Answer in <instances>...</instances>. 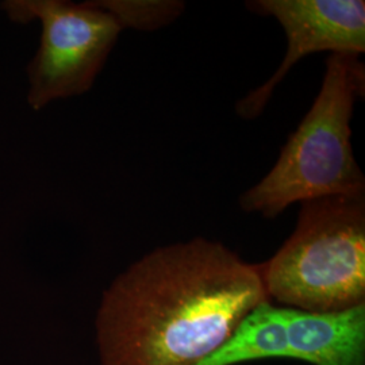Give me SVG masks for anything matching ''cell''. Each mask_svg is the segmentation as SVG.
I'll return each mask as SVG.
<instances>
[{
  "mask_svg": "<svg viewBox=\"0 0 365 365\" xmlns=\"http://www.w3.org/2000/svg\"><path fill=\"white\" fill-rule=\"evenodd\" d=\"M268 300L259 265L221 242L160 247L119 274L96 329L103 365H195Z\"/></svg>",
  "mask_w": 365,
  "mask_h": 365,
  "instance_id": "6da1fadb",
  "label": "cell"
},
{
  "mask_svg": "<svg viewBox=\"0 0 365 365\" xmlns=\"http://www.w3.org/2000/svg\"><path fill=\"white\" fill-rule=\"evenodd\" d=\"M288 357L313 365H365V303L344 312L287 309Z\"/></svg>",
  "mask_w": 365,
  "mask_h": 365,
  "instance_id": "8992f818",
  "label": "cell"
},
{
  "mask_svg": "<svg viewBox=\"0 0 365 365\" xmlns=\"http://www.w3.org/2000/svg\"><path fill=\"white\" fill-rule=\"evenodd\" d=\"M294 233L259 265L268 300L312 313L365 303V197L327 196L300 203Z\"/></svg>",
  "mask_w": 365,
  "mask_h": 365,
  "instance_id": "3957f363",
  "label": "cell"
},
{
  "mask_svg": "<svg viewBox=\"0 0 365 365\" xmlns=\"http://www.w3.org/2000/svg\"><path fill=\"white\" fill-rule=\"evenodd\" d=\"M364 86L360 56L331 53L310 111L288 138L274 168L240 197L241 209L274 218L295 202L365 197L364 173L351 144L353 108L364 95Z\"/></svg>",
  "mask_w": 365,
  "mask_h": 365,
  "instance_id": "7a4b0ae2",
  "label": "cell"
},
{
  "mask_svg": "<svg viewBox=\"0 0 365 365\" xmlns=\"http://www.w3.org/2000/svg\"><path fill=\"white\" fill-rule=\"evenodd\" d=\"M98 7L111 14L122 29L152 31L179 18L185 4L175 0H99Z\"/></svg>",
  "mask_w": 365,
  "mask_h": 365,
  "instance_id": "ba28073f",
  "label": "cell"
},
{
  "mask_svg": "<svg viewBox=\"0 0 365 365\" xmlns=\"http://www.w3.org/2000/svg\"><path fill=\"white\" fill-rule=\"evenodd\" d=\"M250 11L277 19L287 36V53L277 71L237 103V114L255 119L262 114L276 87L300 58L318 52H365L363 0H253Z\"/></svg>",
  "mask_w": 365,
  "mask_h": 365,
  "instance_id": "5b68a950",
  "label": "cell"
},
{
  "mask_svg": "<svg viewBox=\"0 0 365 365\" xmlns=\"http://www.w3.org/2000/svg\"><path fill=\"white\" fill-rule=\"evenodd\" d=\"M269 357H288L287 309L267 300L241 321L215 352L195 365H235Z\"/></svg>",
  "mask_w": 365,
  "mask_h": 365,
  "instance_id": "52a82bcc",
  "label": "cell"
},
{
  "mask_svg": "<svg viewBox=\"0 0 365 365\" xmlns=\"http://www.w3.org/2000/svg\"><path fill=\"white\" fill-rule=\"evenodd\" d=\"M1 9L16 24H41L38 51L27 66L34 111L90 91L123 30L93 1L9 0Z\"/></svg>",
  "mask_w": 365,
  "mask_h": 365,
  "instance_id": "277c9868",
  "label": "cell"
}]
</instances>
